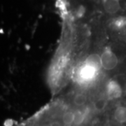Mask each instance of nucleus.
I'll return each instance as SVG.
<instances>
[{
  "label": "nucleus",
  "instance_id": "3",
  "mask_svg": "<svg viewBox=\"0 0 126 126\" xmlns=\"http://www.w3.org/2000/svg\"><path fill=\"white\" fill-rule=\"evenodd\" d=\"M122 88L120 84L115 81H110L106 87L107 96L109 99H117L122 95Z\"/></svg>",
  "mask_w": 126,
  "mask_h": 126
},
{
  "label": "nucleus",
  "instance_id": "1",
  "mask_svg": "<svg viewBox=\"0 0 126 126\" xmlns=\"http://www.w3.org/2000/svg\"><path fill=\"white\" fill-rule=\"evenodd\" d=\"M102 67L106 70H112L117 67L118 60L117 56L111 49H106L101 55Z\"/></svg>",
  "mask_w": 126,
  "mask_h": 126
},
{
  "label": "nucleus",
  "instance_id": "4",
  "mask_svg": "<svg viewBox=\"0 0 126 126\" xmlns=\"http://www.w3.org/2000/svg\"><path fill=\"white\" fill-rule=\"evenodd\" d=\"M113 124L117 126H126V107L119 106L115 109L112 115Z\"/></svg>",
  "mask_w": 126,
  "mask_h": 126
},
{
  "label": "nucleus",
  "instance_id": "8",
  "mask_svg": "<svg viewBox=\"0 0 126 126\" xmlns=\"http://www.w3.org/2000/svg\"><path fill=\"white\" fill-rule=\"evenodd\" d=\"M125 24H126V22H125V20H124L123 18L117 19V20L114 22L115 26L117 27H122Z\"/></svg>",
  "mask_w": 126,
  "mask_h": 126
},
{
  "label": "nucleus",
  "instance_id": "5",
  "mask_svg": "<svg viewBox=\"0 0 126 126\" xmlns=\"http://www.w3.org/2000/svg\"><path fill=\"white\" fill-rule=\"evenodd\" d=\"M104 11L109 14H115L120 10L121 4L118 0H103Z\"/></svg>",
  "mask_w": 126,
  "mask_h": 126
},
{
  "label": "nucleus",
  "instance_id": "2",
  "mask_svg": "<svg viewBox=\"0 0 126 126\" xmlns=\"http://www.w3.org/2000/svg\"><path fill=\"white\" fill-rule=\"evenodd\" d=\"M98 70L94 69L93 67L87 64L86 63H83V64L81 66V69L79 72V79L83 82H90L95 79L98 74Z\"/></svg>",
  "mask_w": 126,
  "mask_h": 126
},
{
  "label": "nucleus",
  "instance_id": "7",
  "mask_svg": "<svg viewBox=\"0 0 126 126\" xmlns=\"http://www.w3.org/2000/svg\"><path fill=\"white\" fill-rule=\"evenodd\" d=\"M87 101V96L84 93H78L74 97V104L78 107H83L85 106Z\"/></svg>",
  "mask_w": 126,
  "mask_h": 126
},
{
  "label": "nucleus",
  "instance_id": "6",
  "mask_svg": "<svg viewBox=\"0 0 126 126\" xmlns=\"http://www.w3.org/2000/svg\"><path fill=\"white\" fill-rule=\"evenodd\" d=\"M85 63L93 67L97 70L99 71L100 68H102V61H101V55L97 54H91L86 58Z\"/></svg>",
  "mask_w": 126,
  "mask_h": 126
}]
</instances>
